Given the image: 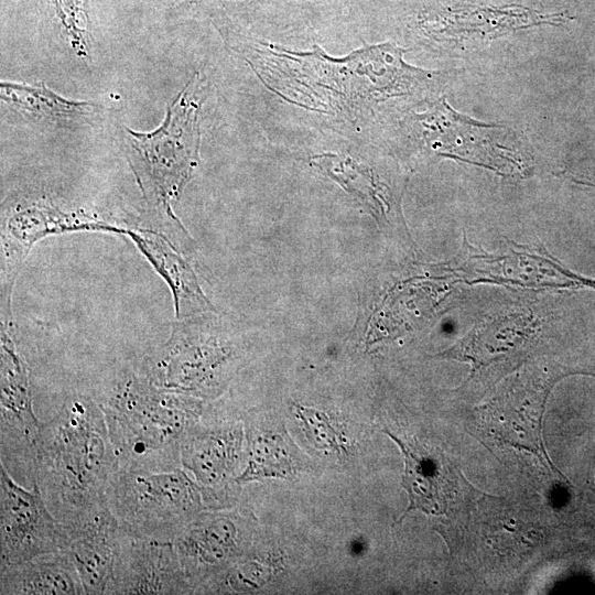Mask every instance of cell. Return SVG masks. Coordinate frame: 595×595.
<instances>
[{
	"label": "cell",
	"instance_id": "obj_12",
	"mask_svg": "<svg viewBox=\"0 0 595 595\" xmlns=\"http://www.w3.org/2000/svg\"><path fill=\"white\" fill-rule=\"evenodd\" d=\"M12 316L1 315V437L22 439L32 448L41 422L32 403L30 371L12 336Z\"/></svg>",
	"mask_w": 595,
	"mask_h": 595
},
{
	"label": "cell",
	"instance_id": "obj_14",
	"mask_svg": "<svg viewBox=\"0 0 595 595\" xmlns=\"http://www.w3.org/2000/svg\"><path fill=\"white\" fill-rule=\"evenodd\" d=\"M1 595L85 594L66 550L46 553L1 571Z\"/></svg>",
	"mask_w": 595,
	"mask_h": 595
},
{
	"label": "cell",
	"instance_id": "obj_13",
	"mask_svg": "<svg viewBox=\"0 0 595 595\" xmlns=\"http://www.w3.org/2000/svg\"><path fill=\"white\" fill-rule=\"evenodd\" d=\"M311 162L365 205L379 224L403 228L400 193L368 163L348 154L322 153Z\"/></svg>",
	"mask_w": 595,
	"mask_h": 595
},
{
	"label": "cell",
	"instance_id": "obj_1",
	"mask_svg": "<svg viewBox=\"0 0 595 595\" xmlns=\"http://www.w3.org/2000/svg\"><path fill=\"white\" fill-rule=\"evenodd\" d=\"M31 453L34 482L66 531L109 508L107 491L120 464L94 400L66 399L51 420L41 422Z\"/></svg>",
	"mask_w": 595,
	"mask_h": 595
},
{
	"label": "cell",
	"instance_id": "obj_16",
	"mask_svg": "<svg viewBox=\"0 0 595 595\" xmlns=\"http://www.w3.org/2000/svg\"><path fill=\"white\" fill-rule=\"evenodd\" d=\"M238 451L235 430L198 431L191 428L181 444V464L198 482L214 486L232 470Z\"/></svg>",
	"mask_w": 595,
	"mask_h": 595
},
{
	"label": "cell",
	"instance_id": "obj_5",
	"mask_svg": "<svg viewBox=\"0 0 595 595\" xmlns=\"http://www.w3.org/2000/svg\"><path fill=\"white\" fill-rule=\"evenodd\" d=\"M0 571L39 555L66 550L69 536L50 511L34 482L31 489L18 485L0 464Z\"/></svg>",
	"mask_w": 595,
	"mask_h": 595
},
{
	"label": "cell",
	"instance_id": "obj_17",
	"mask_svg": "<svg viewBox=\"0 0 595 595\" xmlns=\"http://www.w3.org/2000/svg\"><path fill=\"white\" fill-rule=\"evenodd\" d=\"M1 99L23 113L52 121L89 117L97 109L93 102L65 99L44 84L1 83Z\"/></svg>",
	"mask_w": 595,
	"mask_h": 595
},
{
	"label": "cell",
	"instance_id": "obj_2",
	"mask_svg": "<svg viewBox=\"0 0 595 595\" xmlns=\"http://www.w3.org/2000/svg\"><path fill=\"white\" fill-rule=\"evenodd\" d=\"M202 79L195 74L170 105L152 132L125 129L126 154L147 203L155 231L185 255L192 239L174 215L172 203L192 178L199 162Z\"/></svg>",
	"mask_w": 595,
	"mask_h": 595
},
{
	"label": "cell",
	"instance_id": "obj_11",
	"mask_svg": "<svg viewBox=\"0 0 595 595\" xmlns=\"http://www.w3.org/2000/svg\"><path fill=\"white\" fill-rule=\"evenodd\" d=\"M71 555L85 594H106L112 580L121 530L107 508L82 524L67 530Z\"/></svg>",
	"mask_w": 595,
	"mask_h": 595
},
{
	"label": "cell",
	"instance_id": "obj_10",
	"mask_svg": "<svg viewBox=\"0 0 595 595\" xmlns=\"http://www.w3.org/2000/svg\"><path fill=\"white\" fill-rule=\"evenodd\" d=\"M169 286L176 320L214 311L184 255L166 236L151 228L128 227L127 234Z\"/></svg>",
	"mask_w": 595,
	"mask_h": 595
},
{
	"label": "cell",
	"instance_id": "obj_4",
	"mask_svg": "<svg viewBox=\"0 0 595 595\" xmlns=\"http://www.w3.org/2000/svg\"><path fill=\"white\" fill-rule=\"evenodd\" d=\"M108 506L122 532L139 538L173 541L202 508L195 484L180 468L115 473Z\"/></svg>",
	"mask_w": 595,
	"mask_h": 595
},
{
	"label": "cell",
	"instance_id": "obj_8",
	"mask_svg": "<svg viewBox=\"0 0 595 595\" xmlns=\"http://www.w3.org/2000/svg\"><path fill=\"white\" fill-rule=\"evenodd\" d=\"M73 231L126 235L127 227L87 215L63 213L45 206H29L13 213L2 228L1 298L11 299L15 278L32 247L50 236Z\"/></svg>",
	"mask_w": 595,
	"mask_h": 595
},
{
	"label": "cell",
	"instance_id": "obj_9",
	"mask_svg": "<svg viewBox=\"0 0 595 595\" xmlns=\"http://www.w3.org/2000/svg\"><path fill=\"white\" fill-rule=\"evenodd\" d=\"M386 433L404 455L402 486L409 495V507L401 519L414 509L431 515H447L467 482L441 453L402 441L389 431Z\"/></svg>",
	"mask_w": 595,
	"mask_h": 595
},
{
	"label": "cell",
	"instance_id": "obj_15",
	"mask_svg": "<svg viewBox=\"0 0 595 595\" xmlns=\"http://www.w3.org/2000/svg\"><path fill=\"white\" fill-rule=\"evenodd\" d=\"M195 518L173 540L190 583L207 565L223 562L238 547V530L231 519L204 517L196 520Z\"/></svg>",
	"mask_w": 595,
	"mask_h": 595
},
{
	"label": "cell",
	"instance_id": "obj_7",
	"mask_svg": "<svg viewBox=\"0 0 595 595\" xmlns=\"http://www.w3.org/2000/svg\"><path fill=\"white\" fill-rule=\"evenodd\" d=\"M188 591L190 582L173 541L139 538L121 531L115 572L106 594H184Z\"/></svg>",
	"mask_w": 595,
	"mask_h": 595
},
{
	"label": "cell",
	"instance_id": "obj_6",
	"mask_svg": "<svg viewBox=\"0 0 595 595\" xmlns=\"http://www.w3.org/2000/svg\"><path fill=\"white\" fill-rule=\"evenodd\" d=\"M537 323L527 314H506L483 322L443 356L467 360V385L487 387L524 359L537 342Z\"/></svg>",
	"mask_w": 595,
	"mask_h": 595
},
{
	"label": "cell",
	"instance_id": "obj_3",
	"mask_svg": "<svg viewBox=\"0 0 595 595\" xmlns=\"http://www.w3.org/2000/svg\"><path fill=\"white\" fill-rule=\"evenodd\" d=\"M101 408L120 467L143 470L178 468L181 444L199 413L191 396L128 374Z\"/></svg>",
	"mask_w": 595,
	"mask_h": 595
}]
</instances>
